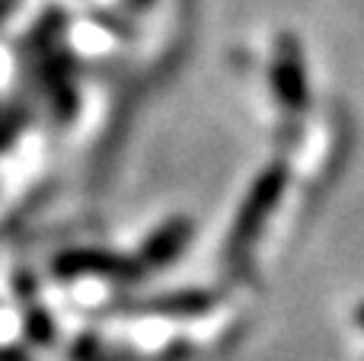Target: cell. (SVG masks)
Here are the masks:
<instances>
[{"instance_id":"1","label":"cell","mask_w":364,"mask_h":361,"mask_svg":"<svg viewBox=\"0 0 364 361\" xmlns=\"http://www.w3.org/2000/svg\"><path fill=\"white\" fill-rule=\"evenodd\" d=\"M275 93L288 109H301L304 99H307L304 61L294 38H282V51H278V64H275Z\"/></svg>"},{"instance_id":"2","label":"cell","mask_w":364,"mask_h":361,"mask_svg":"<svg viewBox=\"0 0 364 361\" xmlns=\"http://www.w3.org/2000/svg\"><path fill=\"white\" fill-rule=\"evenodd\" d=\"M358 320H361V326H364V307H361V311H358Z\"/></svg>"}]
</instances>
